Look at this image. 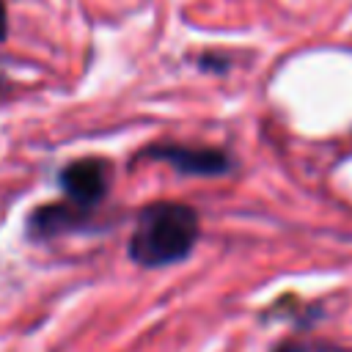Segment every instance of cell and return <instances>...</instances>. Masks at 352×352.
<instances>
[{
  "instance_id": "cell-1",
  "label": "cell",
  "mask_w": 352,
  "mask_h": 352,
  "mask_svg": "<svg viewBox=\"0 0 352 352\" xmlns=\"http://www.w3.org/2000/svg\"><path fill=\"white\" fill-rule=\"evenodd\" d=\"M198 239V214L187 204L160 201L140 212L129 236V256L140 267H165L190 256Z\"/></svg>"
},
{
  "instance_id": "cell-3",
  "label": "cell",
  "mask_w": 352,
  "mask_h": 352,
  "mask_svg": "<svg viewBox=\"0 0 352 352\" xmlns=\"http://www.w3.org/2000/svg\"><path fill=\"white\" fill-rule=\"evenodd\" d=\"M146 157L160 160L173 165L179 173H192V176H220L231 168V160L217 151V148H198V146H154L146 151Z\"/></svg>"
},
{
  "instance_id": "cell-4",
  "label": "cell",
  "mask_w": 352,
  "mask_h": 352,
  "mask_svg": "<svg viewBox=\"0 0 352 352\" xmlns=\"http://www.w3.org/2000/svg\"><path fill=\"white\" fill-rule=\"evenodd\" d=\"M85 217H88V212L74 206V204L41 206L30 217V234L33 236H52V234H60V231H69V228L80 226Z\"/></svg>"
},
{
  "instance_id": "cell-2",
  "label": "cell",
  "mask_w": 352,
  "mask_h": 352,
  "mask_svg": "<svg viewBox=\"0 0 352 352\" xmlns=\"http://www.w3.org/2000/svg\"><path fill=\"white\" fill-rule=\"evenodd\" d=\"M107 184H110V165L99 157L74 160L72 165H66L60 170V187H63L69 204H74L85 212L104 198Z\"/></svg>"
},
{
  "instance_id": "cell-5",
  "label": "cell",
  "mask_w": 352,
  "mask_h": 352,
  "mask_svg": "<svg viewBox=\"0 0 352 352\" xmlns=\"http://www.w3.org/2000/svg\"><path fill=\"white\" fill-rule=\"evenodd\" d=\"M6 36V6H3V0H0V38Z\"/></svg>"
}]
</instances>
